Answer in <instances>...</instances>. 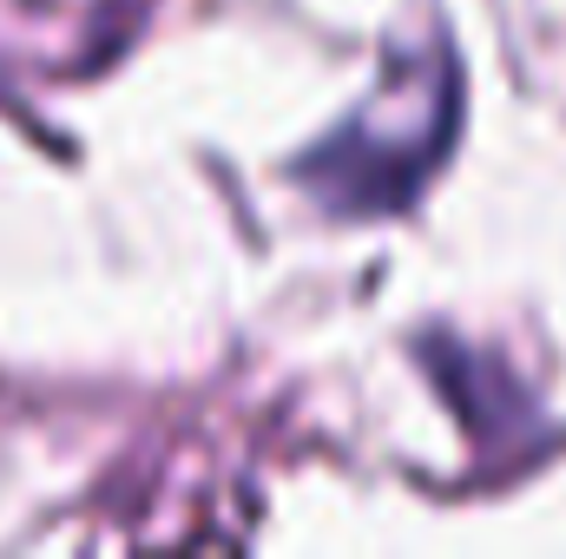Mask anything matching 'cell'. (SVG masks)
Returning a JSON list of instances; mask_svg holds the SVG:
<instances>
[{
  "label": "cell",
  "mask_w": 566,
  "mask_h": 559,
  "mask_svg": "<svg viewBox=\"0 0 566 559\" xmlns=\"http://www.w3.org/2000/svg\"><path fill=\"white\" fill-rule=\"evenodd\" d=\"M448 133V86H396L382 93L376 106H363L349 126H336L329 139L303 158V184L329 204V211H349V218H369V211H389L402 204L422 171L441 151Z\"/></svg>",
  "instance_id": "obj_1"
}]
</instances>
